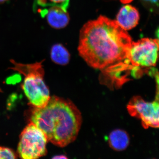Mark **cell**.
I'll use <instances>...</instances> for the list:
<instances>
[{
    "label": "cell",
    "mask_w": 159,
    "mask_h": 159,
    "mask_svg": "<svg viewBox=\"0 0 159 159\" xmlns=\"http://www.w3.org/2000/svg\"><path fill=\"white\" fill-rule=\"evenodd\" d=\"M155 34L157 38L156 39L157 40L159 44V27L157 29L156 31Z\"/></svg>",
    "instance_id": "cell-15"
},
{
    "label": "cell",
    "mask_w": 159,
    "mask_h": 159,
    "mask_svg": "<svg viewBox=\"0 0 159 159\" xmlns=\"http://www.w3.org/2000/svg\"><path fill=\"white\" fill-rule=\"evenodd\" d=\"M159 58V44L157 39H142L132 42L126 57L122 61L109 67L108 73L122 74L132 71L136 75L143 68H148L156 65Z\"/></svg>",
    "instance_id": "cell-3"
},
{
    "label": "cell",
    "mask_w": 159,
    "mask_h": 159,
    "mask_svg": "<svg viewBox=\"0 0 159 159\" xmlns=\"http://www.w3.org/2000/svg\"><path fill=\"white\" fill-rule=\"evenodd\" d=\"M141 1L146 7H148L149 9L159 7V0H141Z\"/></svg>",
    "instance_id": "cell-13"
},
{
    "label": "cell",
    "mask_w": 159,
    "mask_h": 159,
    "mask_svg": "<svg viewBox=\"0 0 159 159\" xmlns=\"http://www.w3.org/2000/svg\"><path fill=\"white\" fill-rule=\"evenodd\" d=\"M109 143L114 150L121 151L128 147L129 138L128 134L122 129H117L112 131L109 137Z\"/></svg>",
    "instance_id": "cell-9"
},
{
    "label": "cell",
    "mask_w": 159,
    "mask_h": 159,
    "mask_svg": "<svg viewBox=\"0 0 159 159\" xmlns=\"http://www.w3.org/2000/svg\"><path fill=\"white\" fill-rule=\"evenodd\" d=\"M133 0H120V2L122 4H127L131 2Z\"/></svg>",
    "instance_id": "cell-16"
},
{
    "label": "cell",
    "mask_w": 159,
    "mask_h": 159,
    "mask_svg": "<svg viewBox=\"0 0 159 159\" xmlns=\"http://www.w3.org/2000/svg\"><path fill=\"white\" fill-rule=\"evenodd\" d=\"M38 10L42 17H46L49 25L54 29H63L70 22L68 12L61 7L51 6Z\"/></svg>",
    "instance_id": "cell-7"
},
{
    "label": "cell",
    "mask_w": 159,
    "mask_h": 159,
    "mask_svg": "<svg viewBox=\"0 0 159 159\" xmlns=\"http://www.w3.org/2000/svg\"><path fill=\"white\" fill-rule=\"evenodd\" d=\"M14 66L11 68L25 76L22 89L29 102L37 108L45 106L50 100V92L43 80L44 74L42 63L30 64L18 63L11 60Z\"/></svg>",
    "instance_id": "cell-4"
},
{
    "label": "cell",
    "mask_w": 159,
    "mask_h": 159,
    "mask_svg": "<svg viewBox=\"0 0 159 159\" xmlns=\"http://www.w3.org/2000/svg\"><path fill=\"white\" fill-rule=\"evenodd\" d=\"M70 0H35L34 8L38 9H46L51 6H58L67 11Z\"/></svg>",
    "instance_id": "cell-11"
},
{
    "label": "cell",
    "mask_w": 159,
    "mask_h": 159,
    "mask_svg": "<svg viewBox=\"0 0 159 159\" xmlns=\"http://www.w3.org/2000/svg\"><path fill=\"white\" fill-rule=\"evenodd\" d=\"M17 155L10 148L0 147V159H16Z\"/></svg>",
    "instance_id": "cell-12"
},
{
    "label": "cell",
    "mask_w": 159,
    "mask_h": 159,
    "mask_svg": "<svg viewBox=\"0 0 159 159\" xmlns=\"http://www.w3.org/2000/svg\"><path fill=\"white\" fill-rule=\"evenodd\" d=\"M51 57L55 63L64 66L69 63L70 55L64 46L61 44H56L51 48Z\"/></svg>",
    "instance_id": "cell-10"
},
{
    "label": "cell",
    "mask_w": 159,
    "mask_h": 159,
    "mask_svg": "<svg viewBox=\"0 0 159 159\" xmlns=\"http://www.w3.org/2000/svg\"><path fill=\"white\" fill-rule=\"evenodd\" d=\"M48 139L41 129L32 122L22 131L20 138L17 152L20 158L34 159L44 156Z\"/></svg>",
    "instance_id": "cell-5"
},
{
    "label": "cell",
    "mask_w": 159,
    "mask_h": 159,
    "mask_svg": "<svg viewBox=\"0 0 159 159\" xmlns=\"http://www.w3.org/2000/svg\"><path fill=\"white\" fill-rule=\"evenodd\" d=\"M67 157H66L64 155H59L57 156H55L53 158V159H67Z\"/></svg>",
    "instance_id": "cell-14"
},
{
    "label": "cell",
    "mask_w": 159,
    "mask_h": 159,
    "mask_svg": "<svg viewBox=\"0 0 159 159\" xmlns=\"http://www.w3.org/2000/svg\"><path fill=\"white\" fill-rule=\"evenodd\" d=\"M31 122L42 130L48 141L63 147L77 138L82 117L70 100L54 96L44 107H35L31 114Z\"/></svg>",
    "instance_id": "cell-2"
},
{
    "label": "cell",
    "mask_w": 159,
    "mask_h": 159,
    "mask_svg": "<svg viewBox=\"0 0 159 159\" xmlns=\"http://www.w3.org/2000/svg\"><path fill=\"white\" fill-rule=\"evenodd\" d=\"M158 89L156 99L153 102H146L136 96L132 98L127 105L129 113L140 119L145 128H159V87Z\"/></svg>",
    "instance_id": "cell-6"
},
{
    "label": "cell",
    "mask_w": 159,
    "mask_h": 159,
    "mask_svg": "<svg viewBox=\"0 0 159 159\" xmlns=\"http://www.w3.org/2000/svg\"><path fill=\"white\" fill-rule=\"evenodd\" d=\"M132 42L116 21L100 16L81 28L78 51L89 66L105 70L125 58Z\"/></svg>",
    "instance_id": "cell-1"
},
{
    "label": "cell",
    "mask_w": 159,
    "mask_h": 159,
    "mask_svg": "<svg viewBox=\"0 0 159 159\" xmlns=\"http://www.w3.org/2000/svg\"><path fill=\"white\" fill-rule=\"evenodd\" d=\"M7 1H9V0H0V3L5 2Z\"/></svg>",
    "instance_id": "cell-17"
},
{
    "label": "cell",
    "mask_w": 159,
    "mask_h": 159,
    "mask_svg": "<svg viewBox=\"0 0 159 159\" xmlns=\"http://www.w3.org/2000/svg\"><path fill=\"white\" fill-rule=\"evenodd\" d=\"M140 14L136 8L126 5L122 7L116 16V22L122 29L128 31L134 29L139 24Z\"/></svg>",
    "instance_id": "cell-8"
}]
</instances>
